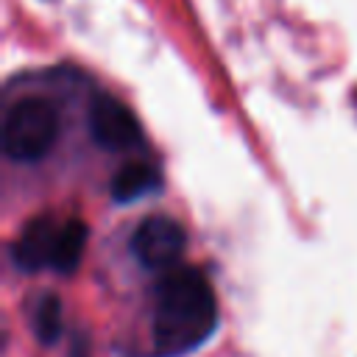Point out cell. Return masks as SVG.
I'll return each mask as SVG.
<instances>
[{"instance_id": "8992f818", "label": "cell", "mask_w": 357, "mask_h": 357, "mask_svg": "<svg viewBox=\"0 0 357 357\" xmlns=\"http://www.w3.org/2000/svg\"><path fill=\"white\" fill-rule=\"evenodd\" d=\"M159 187V173L151 162L145 159H131L126 162L114 178H112V195L117 204H131L148 192H153Z\"/></svg>"}, {"instance_id": "7a4b0ae2", "label": "cell", "mask_w": 357, "mask_h": 357, "mask_svg": "<svg viewBox=\"0 0 357 357\" xmlns=\"http://www.w3.org/2000/svg\"><path fill=\"white\" fill-rule=\"evenodd\" d=\"M86 223L81 218L39 215L11 243V262L20 271H56L70 273L78 268L86 245Z\"/></svg>"}, {"instance_id": "3957f363", "label": "cell", "mask_w": 357, "mask_h": 357, "mask_svg": "<svg viewBox=\"0 0 357 357\" xmlns=\"http://www.w3.org/2000/svg\"><path fill=\"white\" fill-rule=\"evenodd\" d=\"M61 131L59 109L45 95L17 98L3 117V153L11 162H39L45 159Z\"/></svg>"}, {"instance_id": "5b68a950", "label": "cell", "mask_w": 357, "mask_h": 357, "mask_svg": "<svg viewBox=\"0 0 357 357\" xmlns=\"http://www.w3.org/2000/svg\"><path fill=\"white\" fill-rule=\"evenodd\" d=\"M89 134L106 151H128L142 142V128H139L134 112L112 95H98L92 100Z\"/></svg>"}, {"instance_id": "277c9868", "label": "cell", "mask_w": 357, "mask_h": 357, "mask_svg": "<svg viewBox=\"0 0 357 357\" xmlns=\"http://www.w3.org/2000/svg\"><path fill=\"white\" fill-rule=\"evenodd\" d=\"M187 231L178 220L167 215H151L145 218L137 231L131 234V251L137 262L148 271H170L176 268L178 257L184 254Z\"/></svg>"}, {"instance_id": "6da1fadb", "label": "cell", "mask_w": 357, "mask_h": 357, "mask_svg": "<svg viewBox=\"0 0 357 357\" xmlns=\"http://www.w3.org/2000/svg\"><path fill=\"white\" fill-rule=\"evenodd\" d=\"M218 326V304L209 279L195 268L162 271L153 284V343L162 357L201 346Z\"/></svg>"}, {"instance_id": "52a82bcc", "label": "cell", "mask_w": 357, "mask_h": 357, "mask_svg": "<svg viewBox=\"0 0 357 357\" xmlns=\"http://www.w3.org/2000/svg\"><path fill=\"white\" fill-rule=\"evenodd\" d=\"M31 324H33V332L39 337V343H56L61 329H64V321H61V301L59 296L53 293H45L36 298L33 304V315H31Z\"/></svg>"}]
</instances>
